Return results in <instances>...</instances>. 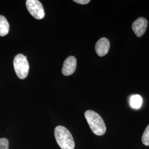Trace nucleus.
I'll return each instance as SVG.
<instances>
[{
  "instance_id": "423d86ee",
  "label": "nucleus",
  "mask_w": 149,
  "mask_h": 149,
  "mask_svg": "<svg viewBox=\"0 0 149 149\" xmlns=\"http://www.w3.org/2000/svg\"><path fill=\"white\" fill-rule=\"evenodd\" d=\"M77 60L73 56H69L64 61L62 73L65 76H69L74 73L76 69Z\"/></svg>"
},
{
  "instance_id": "0eeeda50",
  "label": "nucleus",
  "mask_w": 149,
  "mask_h": 149,
  "mask_svg": "<svg viewBox=\"0 0 149 149\" xmlns=\"http://www.w3.org/2000/svg\"><path fill=\"white\" fill-rule=\"evenodd\" d=\"M110 48V42L106 38H102L96 43L95 50L99 56H104L107 54Z\"/></svg>"
},
{
  "instance_id": "9d476101",
  "label": "nucleus",
  "mask_w": 149,
  "mask_h": 149,
  "mask_svg": "<svg viewBox=\"0 0 149 149\" xmlns=\"http://www.w3.org/2000/svg\"><path fill=\"white\" fill-rule=\"evenodd\" d=\"M142 142L145 146H149V124L144 130L142 136Z\"/></svg>"
},
{
  "instance_id": "f257e3e1",
  "label": "nucleus",
  "mask_w": 149,
  "mask_h": 149,
  "mask_svg": "<svg viewBox=\"0 0 149 149\" xmlns=\"http://www.w3.org/2000/svg\"><path fill=\"white\" fill-rule=\"evenodd\" d=\"M85 117L91 130L95 135L102 136L106 133V124L102 118L97 113L88 110L85 113Z\"/></svg>"
},
{
  "instance_id": "f03ea898",
  "label": "nucleus",
  "mask_w": 149,
  "mask_h": 149,
  "mask_svg": "<svg viewBox=\"0 0 149 149\" xmlns=\"http://www.w3.org/2000/svg\"><path fill=\"white\" fill-rule=\"evenodd\" d=\"M55 138L61 149H74V140L72 135L67 128L59 125L54 130Z\"/></svg>"
},
{
  "instance_id": "1a4fd4ad",
  "label": "nucleus",
  "mask_w": 149,
  "mask_h": 149,
  "mask_svg": "<svg viewBox=\"0 0 149 149\" xmlns=\"http://www.w3.org/2000/svg\"><path fill=\"white\" fill-rule=\"evenodd\" d=\"M129 103L132 108L135 109H139L142 105V97L139 95H134L131 96L129 99Z\"/></svg>"
},
{
  "instance_id": "6e6552de",
  "label": "nucleus",
  "mask_w": 149,
  "mask_h": 149,
  "mask_svg": "<svg viewBox=\"0 0 149 149\" xmlns=\"http://www.w3.org/2000/svg\"><path fill=\"white\" fill-rule=\"evenodd\" d=\"M10 30V25L4 16L0 15V36H6Z\"/></svg>"
},
{
  "instance_id": "f8f14e48",
  "label": "nucleus",
  "mask_w": 149,
  "mask_h": 149,
  "mask_svg": "<svg viewBox=\"0 0 149 149\" xmlns=\"http://www.w3.org/2000/svg\"><path fill=\"white\" fill-rule=\"evenodd\" d=\"M74 1L81 5H86L90 2V0H74Z\"/></svg>"
},
{
  "instance_id": "7ed1b4c3",
  "label": "nucleus",
  "mask_w": 149,
  "mask_h": 149,
  "mask_svg": "<svg viewBox=\"0 0 149 149\" xmlns=\"http://www.w3.org/2000/svg\"><path fill=\"white\" fill-rule=\"evenodd\" d=\"M13 66L18 78L24 79L27 77L29 70V65L26 56L22 54L16 55L13 60Z\"/></svg>"
},
{
  "instance_id": "9b49d317",
  "label": "nucleus",
  "mask_w": 149,
  "mask_h": 149,
  "mask_svg": "<svg viewBox=\"0 0 149 149\" xmlns=\"http://www.w3.org/2000/svg\"><path fill=\"white\" fill-rule=\"evenodd\" d=\"M9 141L6 138L0 139V149H8Z\"/></svg>"
},
{
  "instance_id": "39448f33",
  "label": "nucleus",
  "mask_w": 149,
  "mask_h": 149,
  "mask_svg": "<svg viewBox=\"0 0 149 149\" xmlns=\"http://www.w3.org/2000/svg\"><path fill=\"white\" fill-rule=\"evenodd\" d=\"M148 27V21L144 17H140L134 22L132 29L138 37H141L144 35Z\"/></svg>"
},
{
  "instance_id": "20e7f679",
  "label": "nucleus",
  "mask_w": 149,
  "mask_h": 149,
  "mask_svg": "<svg viewBox=\"0 0 149 149\" xmlns=\"http://www.w3.org/2000/svg\"><path fill=\"white\" fill-rule=\"evenodd\" d=\"M27 10L33 17L37 19H42L45 16V12L43 5L38 0L26 1Z\"/></svg>"
}]
</instances>
